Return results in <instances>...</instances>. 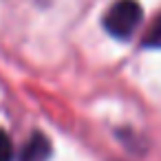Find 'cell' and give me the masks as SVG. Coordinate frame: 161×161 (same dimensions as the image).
<instances>
[{"label": "cell", "mask_w": 161, "mask_h": 161, "mask_svg": "<svg viewBox=\"0 0 161 161\" xmlns=\"http://www.w3.org/2000/svg\"><path fill=\"white\" fill-rule=\"evenodd\" d=\"M143 20V11L137 0H117L104 16V29L119 40L130 38Z\"/></svg>", "instance_id": "6da1fadb"}, {"label": "cell", "mask_w": 161, "mask_h": 161, "mask_svg": "<svg viewBox=\"0 0 161 161\" xmlns=\"http://www.w3.org/2000/svg\"><path fill=\"white\" fill-rule=\"evenodd\" d=\"M143 44L150 47V49H159L161 47V14L152 20V25L148 27L146 31V38H143Z\"/></svg>", "instance_id": "3957f363"}, {"label": "cell", "mask_w": 161, "mask_h": 161, "mask_svg": "<svg viewBox=\"0 0 161 161\" xmlns=\"http://www.w3.org/2000/svg\"><path fill=\"white\" fill-rule=\"evenodd\" d=\"M14 159V143L5 130H0V161H11Z\"/></svg>", "instance_id": "277c9868"}, {"label": "cell", "mask_w": 161, "mask_h": 161, "mask_svg": "<svg viewBox=\"0 0 161 161\" xmlns=\"http://www.w3.org/2000/svg\"><path fill=\"white\" fill-rule=\"evenodd\" d=\"M51 152H53V148H51L49 137L42 132H33L20 152V161H49Z\"/></svg>", "instance_id": "7a4b0ae2"}]
</instances>
